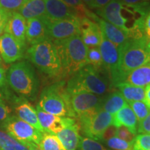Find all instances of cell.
<instances>
[{
	"label": "cell",
	"mask_w": 150,
	"mask_h": 150,
	"mask_svg": "<svg viewBox=\"0 0 150 150\" xmlns=\"http://www.w3.org/2000/svg\"><path fill=\"white\" fill-rule=\"evenodd\" d=\"M92 20L98 24L103 35L116 45H122L129 39L127 35L121 29L110 22L99 18L96 14Z\"/></svg>",
	"instance_id": "19"
},
{
	"label": "cell",
	"mask_w": 150,
	"mask_h": 150,
	"mask_svg": "<svg viewBox=\"0 0 150 150\" xmlns=\"http://www.w3.org/2000/svg\"><path fill=\"white\" fill-rule=\"evenodd\" d=\"M137 132L140 134H150V111L147 117L138 122Z\"/></svg>",
	"instance_id": "37"
},
{
	"label": "cell",
	"mask_w": 150,
	"mask_h": 150,
	"mask_svg": "<svg viewBox=\"0 0 150 150\" xmlns=\"http://www.w3.org/2000/svg\"><path fill=\"white\" fill-rule=\"evenodd\" d=\"M4 28H5L4 26L0 25V37L2 35V33H4Z\"/></svg>",
	"instance_id": "47"
},
{
	"label": "cell",
	"mask_w": 150,
	"mask_h": 150,
	"mask_svg": "<svg viewBox=\"0 0 150 150\" xmlns=\"http://www.w3.org/2000/svg\"><path fill=\"white\" fill-rule=\"evenodd\" d=\"M105 70H97L91 65H86L68 80L66 85L67 93L70 95L84 91L102 96L111 88L109 76L103 74Z\"/></svg>",
	"instance_id": "4"
},
{
	"label": "cell",
	"mask_w": 150,
	"mask_h": 150,
	"mask_svg": "<svg viewBox=\"0 0 150 150\" xmlns=\"http://www.w3.org/2000/svg\"><path fill=\"white\" fill-rule=\"evenodd\" d=\"M52 42L57 50L64 76H72L88 65V47L80 35Z\"/></svg>",
	"instance_id": "2"
},
{
	"label": "cell",
	"mask_w": 150,
	"mask_h": 150,
	"mask_svg": "<svg viewBox=\"0 0 150 150\" xmlns=\"http://www.w3.org/2000/svg\"><path fill=\"white\" fill-rule=\"evenodd\" d=\"M48 36L52 41L62 40L80 35L79 18L62 20L48 23Z\"/></svg>",
	"instance_id": "12"
},
{
	"label": "cell",
	"mask_w": 150,
	"mask_h": 150,
	"mask_svg": "<svg viewBox=\"0 0 150 150\" xmlns=\"http://www.w3.org/2000/svg\"><path fill=\"white\" fill-rule=\"evenodd\" d=\"M27 20L18 12H13L4 28L5 33H8L26 45Z\"/></svg>",
	"instance_id": "20"
},
{
	"label": "cell",
	"mask_w": 150,
	"mask_h": 150,
	"mask_svg": "<svg viewBox=\"0 0 150 150\" xmlns=\"http://www.w3.org/2000/svg\"><path fill=\"white\" fill-rule=\"evenodd\" d=\"M0 147L1 150H29L27 146L18 141L6 131L0 130Z\"/></svg>",
	"instance_id": "27"
},
{
	"label": "cell",
	"mask_w": 150,
	"mask_h": 150,
	"mask_svg": "<svg viewBox=\"0 0 150 150\" xmlns=\"http://www.w3.org/2000/svg\"><path fill=\"white\" fill-rule=\"evenodd\" d=\"M133 150H150V134H139L136 136Z\"/></svg>",
	"instance_id": "35"
},
{
	"label": "cell",
	"mask_w": 150,
	"mask_h": 150,
	"mask_svg": "<svg viewBox=\"0 0 150 150\" xmlns=\"http://www.w3.org/2000/svg\"><path fill=\"white\" fill-rule=\"evenodd\" d=\"M38 147L41 150H64L57 136L47 132L42 133V138Z\"/></svg>",
	"instance_id": "28"
},
{
	"label": "cell",
	"mask_w": 150,
	"mask_h": 150,
	"mask_svg": "<svg viewBox=\"0 0 150 150\" xmlns=\"http://www.w3.org/2000/svg\"><path fill=\"white\" fill-rule=\"evenodd\" d=\"M28 59L35 67L50 77H64L61 61L54 42L47 39L33 45L27 51Z\"/></svg>",
	"instance_id": "5"
},
{
	"label": "cell",
	"mask_w": 150,
	"mask_h": 150,
	"mask_svg": "<svg viewBox=\"0 0 150 150\" xmlns=\"http://www.w3.org/2000/svg\"><path fill=\"white\" fill-rule=\"evenodd\" d=\"M37 106L52 115L76 118L70 106V95L66 91L63 81H59L44 88Z\"/></svg>",
	"instance_id": "7"
},
{
	"label": "cell",
	"mask_w": 150,
	"mask_h": 150,
	"mask_svg": "<svg viewBox=\"0 0 150 150\" xmlns=\"http://www.w3.org/2000/svg\"><path fill=\"white\" fill-rule=\"evenodd\" d=\"M24 145L27 146V147L29 149V150H41L40 148H39L38 146L35 145L34 143H31V142H29V143L24 144Z\"/></svg>",
	"instance_id": "45"
},
{
	"label": "cell",
	"mask_w": 150,
	"mask_h": 150,
	"mask_svg": "<svg viewBox=\"0 0 150 150\" xmlns=\"http://www.w3.org/2000/svg\"><path fill=\"white\" fill-rule=\"evenodd\" d=\"M121 83L144 87L150 84V62L129 72L124 76Z\"/></svg>",
	"instance_id": "22"
},
{
	"label": "cell",
	"mask_w": 150,
	"mask_h": 150,
	"mask_svg": "<svg viewBox=\"0 0 150 150\" xmlns=\"http://www.w3.org/2000/svg\"><path fill=\"white\" fill-rule=\"evenodd\" d=\"M18 12L26 20L45 16L44 0H27Z\"/></svg>",
	"instance_id": "24"
},
{
	"label": "cell",
	"mask_w": 150,
	"mask_h": 150,
	"mask_svg": "<svg viewBox=\"0 0 150 150\" xmlns=\"http://www.w3.org/2000/svg\"><path fill=\"white\" fill-rule=\"evenodd\" d=\"M6 74L5 70H4L2 67H0V97H2L3 95V88L5 86L6 83ZM3 98V97H2Z\"/></svg>",
	"instance_id": "41"
},
{
	"label": "cell",
	"mask_w": 150,
	"mask_h": 150,
	"mask_svg": "<svg viewBox=\"0 0 150 150\" xmlns=\"http://www.w3.org/2000/svg\"><path fill=\"white\" fill-rule=\"evenodd\" d=\"M77 148L79 150H110L105 147L97 140L81 136Z\"/></svg>",
	"instance_id": "31"
},
{
	"label": "cell",
	"mask_w": 150,
	"mask_h": 150,
	"mask_svg": "<svg viewBox=\"0 0 150 150\" xmlns=\"http://www.w3.org/2000/svg\"><path fill=\"white\" fill-rule=\"evenodd\" d=\"M120 90L127 103L131 102H145V88L120 83L115 86Z\"/></svg>",
	"instance_id": "26"
},
{
	"label": "cell",
	"mask_w": 150,
	"mask_h": 150,
	"mask_svg": "<svg viewBox=\"0 0 150 150\" xmlns=\"http://www.w3.org/2000/svg\"><path fill=\"white\" fill-rule=\"evenodd\" d=\"M106 145L112 149L115 150H133L134 142H129L116 136L110 137L103 140Z\"/></svg>",
	"instance_id": "30"
},
{
	"label": "cell",
	"mask_w": 150,
	"mask_h": 150,
	"mask_svg": "<svg viewBox=\"0 0 150 150\" xmlns=\"http://www.w3.org/2000/svg\"><path fill=\"white\" fill-rule=\"evenodd\" d=\"M147 36L138 39L129 38L124 44L120 45L119 72L111 84V88L120 83L124 76L129 72L150 62V53L147 47Z\"/></svg>",
	"instance_id": "3"
},
{
	"label": "cell",
	"mask_w": 150,
	"mask_h": 150,
	"mask_svg": "<svg viewBox=\"0 0 150 150\" xmlns=\"http://www.w3.org/2000/svg\"><path fill=\"white\" fill-rule=\"evenodd\" d=\"M150 11L149 1L129 5L120 0H112L97 13L115 27L121 29L129 38L138 39L146 36L145 20Z\"/></svg>",
	"instance_id": "1"
},
{
	"label": "cell",
	"mask_w": 150,
	"mask_h": 150,
	"mask_svg": "<svg viewBox=\"0 0 150 150\" xmlns=\"http://www.w3.org/2000/svg\"><path fill=\"white\" fill-rule=\"evenodd\" d=\"M63 1L76 12L79 19L85 17L91 19L92 16H93L94 13L86 8L85 4L81 0H63Z\"/></svg>",
	"instance_id": "29"
},
{
	"label": "cell",
	"mask_w": 150,
	"mask_h": 150,
	"mask_svg": "<svg viewBox=\"0 0 150 150\" xmlns=\"http://www.w3.org/2000/svg\"><path fill=\"white\" fill-rule=\"evenodd\" d=\"M138 120L129 104L126 105L112 116V126L125 127L131 134L136 135L138 129Z\"/></svg>",
	"instance_id": "21"
},
{
	"label": "cell",
	"mask_w": 150,
	"mask_h": 150,
	"mask_svg": "<svg viewBox=\"0 0 150 150\" xmlns=\"http://www.w3.org/2000/svg\"><path fill=\"white\" fill-rule=\"evenodd\" d=\"M11 110L4 102L2 97H0V122H4L10 117Z\"/></svg>",
	"instance_id": "38"
},
{
	"label": "cell",
	"mask_w": 150,
	"mask_h": 150,
	"mask_svg": "<svg viewBox=\"0 0 150 150\" xmlns=\"http://www.w3.org/2000/svg\"><path fill=\"white\" fill-rule=\"evenodd\" d=\"M45 16L50 21L78 18L76 12L63 0H44Z\"/></svg>",
	"instance_id": "17"
},
{
	"label": "cell",
	"mask_w": 150,
	"mask_h": 150,
	"mask_svg": "<svg viewBox=\"0 0 150 150\" xmlns=\"http://www.w3.org/2000/svg\"><path fill=\"white\" fill-rule=\"evenodd\" d=\"M50 20L46 16L27 20L26 41L30 45L47 40L48 23Z\"/></svg>",
	"instance_id": "15"
},
{
	"label": "cell",
	"mask_w": 150,
	"mask_h": 150,
	"mask_svg": "<svg viewBox=\"0 0 150 150\" xmlns=\"http://www.w3.org/2000/svg\"><path fill=\"white\" fill-rule=\"evenodd\" d=\"M147 50L150 53V38L148 39L147 40Z\"/></svg>",
	"instance_id": "48"
},
{
	"label": "cell",
	"mask_w": 150,
	"mask_h": 150,
	"mask_svg": "<svg viewBox=\"0 0 150 150\" xmlns=\"http://www.w3.org/2000/svg\"><path fill=\"white\" fill-rule=\"evenodd\" d=\"M11 14H12V13L8 12V11L0 8V25L5 27Z\"/></svg>",
	"instance_id": "39"
},
{
	"label": "cell",
	"mask_w": 150,
	"mask_h": 150,
	"mask_svg": "<svg viewBox=\"0 0 150 150\" xmlns=\"http://www.w3.org/2000/svg\"><path fill=\"white\" fill-rule=\"evenodd\" d=\"M122 3L125 4H129V5H134V4H138L145 3L148 2L150 0H120Z\"/></svg>",
	"instance_id": "43"
},
{
	"label": "cell",
	"mask_w": 150,
	"mask_h": 150,
	"mask_svg": "<svg viewBox=\"0 0 150 150\" xmlns=\"http://www.w3.org/2000/svg\"><path fill=\"white\" fill-rule=\"evenodd\" d=\"M36 112L39 122L45 132L56 135L65 127L76 123L74 118L52 115L42 110L38 106H36Z\"/></svg>",
	"instance_id": "14"
},
{
	"label": "cell",
	"mask_w": 150,
	"mask_h": 150,
	"mask_svg": "<svg viewBox=\"0 0 150 150\" xmlns=\"http://www.w3.org/2000/svg\"><path fill=\"white\" fill-rule=\"evenodd\" d=\"M25 45L8 33L0 37V56L6 63H12L24 57Z\"/></svg>",
	"instance_id": "13"
},
{
	"label": "cell",
	"mask_w": 150,
	"mask_h": 150,
	"mask_svg": "<svg viewBox=\"0 0 150 150\" xmlns=\"http://www.w3.org/2000/svg\"><path fill=\"white\" fill-rule=\"evenodd\" d=\"M6 83L16 93L25 99L34 100L39 88V81L32 65L27 61L14 63L6 76Z\"/></svg>",
	"instance_id": "6"
},
{
	"label": "cell",
	"mask_w": 150,
	"mask_h": 150,
	"mask_svg": "<svg viewBox=\"0 0 150 150\" xmlns=\"http://www.w3.org/2000/svg\"><path fill=\"white\" fill-rule=\"evenodd\" d=\"M103 99L104 97L84 91L70 95L71 108L77 119L102 109Z\"/></svg>",
	"instance_id": "10"
},
{
	"label": "cell",
	"mask_w": 150,
	"mask_h": 150,
	"mask_svg": "<svg viewBox=\"0 0 150 150\" xmlns=\"http://www.w3.org/2000/svg\"><path fill=\"white\" fill-rule=\"evenodd\" d=\"M1 56H0V64H1Z\"/></svg>",
	"instance_id": "49"
},
{
	"label": "cell",
	"mask_w": 150,
	"mask_h": 150,
	"mask_svg": "<svg viewBox=\"0 0 150 150\" xmlns=\"http://www.w3.org/2000/svg\"><path fill=\"white\" fill-rule=\"evenodd\" d=\"M3 129L10 136L24 145L34 143L38 146L42 138V133L17 116H10L3 122Z\"/></svg>",
	"instance_id": "9"
},
{
	"label": "cell",
	"mask_w": 150,
	"mask_h": 150,
	"mask_svg": "<svg viewBox=\"0 0 150 150\" xmlns=\"http://www.w3.org/2000/svg\"><path fill=\"white\" fill-rule=\"evenodd\" d=\"M15 112L17 117L34 127L40 132L45 131L38 118L36 109L24 97L15 99Z\"/></svg>",
	"instance_id": "18"
},
{
	"label": "cell",
	"mask_w": 150,
	"mask_h": 150,
	"mask_svg": "<svg viewBox=\"0 0 150 150\" xmlns=\"http://www.w3.org/2000/svg\"><path fill=\"white\" fill-rule=\"evenodd\" d=\"M115 136L129 142H134L136 138V135L131 134L125 127H120L116 128Z\"/></svg>",
	"instance_id": "36"
},
{
	"label": "cell",
	"mask_w": 150,
	"mask_h": 150,
	"mask_svg": "<svg viewBox=\"0 0 150 150\" xmlns=\"http://www.w3.org/2000/svg\"><path fill=\"white\" fill-rule=\"evenodd\" d=\"M80 127L77 123L65 127L56 134L61 142L64 150H76L77 149L80 135L79 134Z\"/></svg>",
	"instance_id": "23"
},
{
	"label": "cell",
	"mask_w": 150,
	"mask_h": 150,
	"mask_svg": "<svg viewBox=\"0 0 150 150\" xmlns=\"http://www.w3.org/2000/svg\"><path fill=\"white\" fill-rule=\"evenodd\" d=\"M80 129L85 137L102 140L105 131L112 125V115L101 109L96 112L79 118Z\"/></svg>",
	"instance_id": "8"
},
{
	"label": "cell",
	"mask_w": 150,
	"mask_h": 150,
	"mask_svg": "<svg viewBox=\"0 0 150 150\" xmlns=\"http://www.w3.org/2000/svg\"><path fill=\"white\" fill-rule=\"evenodd\" d=\"M88 65L95 67L97 70L103 68L102 58L98 47H90L87 54Z\"/></svg>",
	"instance_id": "32"
},
{
	"label": "cell",
	"mask_w": 150,
	"mask_h": 150,
	"mask_svg": "<svg viewBox=\"0 0 150 150\" xmlns=\"http://www.w3.org/2000/svg\"><path fill=\"white\" fill-rule=\"evenodd\" d=\"M145 32L146 36L148 39L150 38V11L148 13L147 18L145 20Z\"/></svg>",
	"instance_id": "42"
},
{
	"label": "cell",
	"mask_w": 150,
	"mask_h": 150,
	"mask_svg": "<svg viewBox=\"0 0 150 150\" xmlns=\"http://www.w3.org/2000/svg\"><path fill=\"white\" fill-rule=\"evenodd\" d=\"M128 104L134 111L138 122L147 117L150 111V108L144 102H131Z\"/></svg>",
	"instance_id": "33"
},
{
	"label": "cell",
	"mask_w": 150,
	"mask_h": 150,
	"mask_svg": "<svg viewBox=\"0 0 150 150\" xmlns=\"http://www.w3.org/2000/svg\"><path fill=\"white\" fill-rule=\"evenodd\" d=\"M144 102L150 108V84L145 87V97Z\"/></svg>",
	"instance_id": "44"
},
{
	"label": "cell",
	"mask_w": 150,
	"mask_h": 150,
	"mask_svg": "<svg viewBox=\"0 0 150 150\" xmlns=\"http://www.w3.org/2000/svg\"><path fill=\"white\" fill-rule=\"evenodd\" d=\"M128 104L120 92L115 91L104 97L102 109L113 116L126 105Z\"/></svg>",
	"instance_id": "25"
},
{
	"label": "cell",
	"mask_w": 150,
	"mask_h": 150,
	"mask_svg": "<svg viewBox=\"0 0 150 150\" xmlns=\"http://www.w3.org/2000/svg\"><path fill=\"white\" fill-rule=\"evenodd\" d=\"M112 0H94L92 8L99 9L104 7L108 4H109Z\"/></svg>",
	"instance_id": "40"
},
{
	"label": "cell",
	"mask_w": 150,
	"mask_h": 150,
	"mask_svg": "<svg viewBox=\"0 0 150 150\" xmlns=\"http://www.w3.org/2000/svg\"><path fill=\"white\" fill-rule=\"evenodd\" d=\"M102 58L103 67L108 74L111 84L117 78L119 72L120 64V46L116 45L105 38L102 34V38L100 45L98 47Z\"/></svg>",
	"instance_id": "11"
},
{
	"label": "cell",
	"mask_w": 150,
	"mask_h": 150,
	"mask_svg": "<svg viewBox=\"0 0 150 150\" xmlns=\"http://www.w3.org/2000/svg\"><path fill=\"white\" fill-rule=\"evenodd\" d=\"M0 150H1V147H0Z\"/></svg>",
	"instance_id": "50"
},
{
	"label": "cell",
	"mask_w": 150,
	"mask_h": 150,
	"mask_svg": "<svg viewBox=\"0 0 150 150\" xmlns=\"http://www.w3.org/2000/svg\"><path fill=\"white\" fill-rule=\"evenodd\" d=\"M81 37L88 47H98L102 38V33L98 24L91 19H79Z\"/></svg>",
	"instance_id": "16"
},
{
	"label": "cell",
	"mask_w": 150,
	"mask_h": 150,
	"mask_svg": "<svg viewBox=\"0 0 150 150\" xmlns=\"http://www.w3.org/2000/svg\"><path fill=\"white\" fill-rule=\"evenodd\" d=\"M27 0H0V8L8 12H18Z\"/></svg>",
	"instance_id": "34"
},
{
	"label": "cell",
	"mask_w": 150,
	"mask_h": 150,
	"mask_svg": "<svg viewBox=\"0 0 150 150\" xmlns=\"http://www.w3.org/2000/svg\"><path fill=\"white\" fill-rule=\"evenodd\" d=\"M81 1H83V3L86 6H88L90 8H92L94 0H81Z\"/></svg>",
	"instance_id": "46"
}]
</instances>
